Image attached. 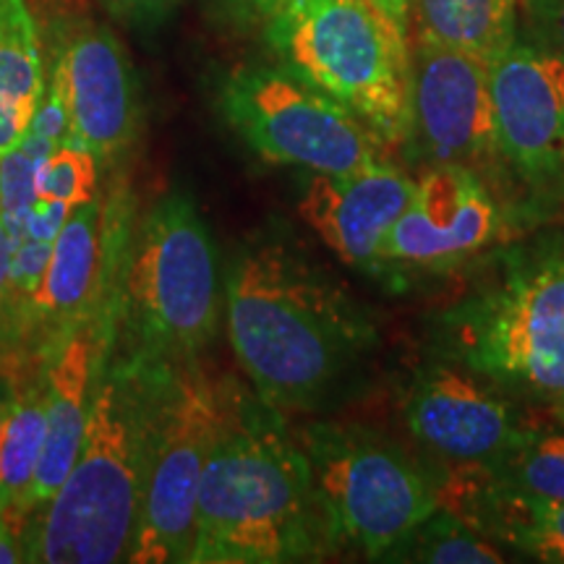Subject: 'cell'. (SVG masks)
<instances>
[{
	"label": "cell",
	"instance_id": "6da1fadb",
	"mask_svg": "<svg viewBox=\"0 0 564 564\" xmlns=\"http://www.w3.org/2000/svg\"><path fill=\"white\" fill-rule=\"evenodd\" d=\"M238 364L274 411H314L356 377L379 335L343 285L280 238L246 243L225 278Z\"/></svg>",
	"mask_w": 564,
	"mask_h": 564
},
{
	"label": "cell",
	"instance_id": "7a4b0ae2",
	"mask_svg": "<svg viewBox=\"0 0 564 564\" xmlns=\"http://www.w3.org/2000/svg\"><path fill=\"white\" fill-rule=\"evenodd\" d=\"M87 434L55 497L24 528V562L112 564L129 560L152 436L173 364L116 343V312L100 314Z\"/></svg>",
	"mask_w": 564,
	"mask_h": 564
},
{
	"label": "cell",
	"instance_id": "3957f363",
	"mask_svg": "<svg viewBox=\"0 0 564 564\" xmlns=\"http://www.w3.org/2000/svg\"><path fill=\"white\" fill-rule=\"evenodd\" d=\"M327 552L301 444L274 408L236 390L202 478L188 564H285Z\"/></svg>",
	"mask_w": 564,
	"mask_h": 564
},
{
	"label": "cell",
	"instance_id": "277c9868",
	"mask_svg": "<svg viewBox=\"0 0 564 564\" xmlns=\"http://www.w3.org/2000/svg\"><path fill=\"white\" fill-rule=\"evenodd\" d=\"M217 249L199 207L171 192L131 223L116 291V343L165 364L196 361L220 324Z\"/></svg>",
	"mask_w": 564,
	"mask_h": 564
},
{
	"label": "cell",
	"instance_id": "5b68a950",
	"mask_svg": "<svg viewBox=\"0 0 564 564\" xmlns=\"http://www.w3.org/2000/svg\"><path fill=\"white\" fill-rule=\"evenodd\" d=\"M436 329L444 356L476 377L564 403V243L507 253Z\"/></svg>",
	"mask_w": 564,
	"mask_h": 564
},
{
	"label": "cell",
	"instance_id": "8992f818",
	"mask_svg": "<svg viewBox=\"0 0 564 564\" xmlns=\"http://www.w3.org/2000/svg\"><path fill=\"white\" fill-rule=\"evenodd\" d=\"M264 34L282 68L350 108L384 144L408 139L411 51L373 0H293Z\"/></svg>",
	"mask_w": 564,
	"mask_h": 564
},
{
	"label": "cell",
	"instance_id": "52a82bcc",
	"mask_svg": "<svg viewBox=\"0 0 564 564\" xmlns=\"http://www.w3.org/2000/svg\"><path fill=\"white\" fill-rule=\"evenodd\" d=\"M329 549L387 560L440 510L436 489L408 457L364 429L314 423L299 434Z\"/></svg>",
	"mask_w": 564,
	"mask_h": 564
},
{
	"label": "cell",
	"instance_id": "ba28073f",
	"mask_svg": "<svg viewBox=\"0 0 564 564\" xmlns=\"http://www.w3.org/2000/svg\"><path fill=\"white\" fill-rule=\"evenodd\" d=\"M238 384L212 377L202 358L173 364L154 426L131 564H183L194 546L196 499L228 423Z\"/></svg>",
	"mask_w": 564,
	"mask_h": 564
},
{
	"label": "cell",
	"instance_id": "9c48e42d",
	"mask_svg": "<svg viewBox=\"0 0 564 564\" xmlns=\"http://www.w3.org/2000/svg\"><path fill=\"white\" fill-rule=\"evenodd\" d=\"M217 102L230 129L274 165L340 175L384 162V139L364 118L282 66L230 70Z\"/></svg>",
	"mask_w": 564,
	"mask_h": 564
},
{
	"label": "cell",
	"instance_id": "30bf717a",
	"mask_svg": "<svg viewBox=\"0 0 564 564\" xmlns=\"http://www.w3.org/2000/svg\"><path fill=\"white\" fill-rule=\"evenodd\" d=\"M497 154L539 202L564 199V61L514 40L489 63Z\"/></svg>",
	"mask_w": 564,
	"mask_h": 564
},
{
	"label": "cell",
	"instance_id": "8fae6325",
	"mask_svg": "<svg viewBox=\"0 0 564 564\" xmlns=\"http://www.w3.org/2000/svg\"><path fill=\"white\" fill-rule=\"evenodd\" d=\"M408 141L426 165L478 171L499 158L489 63L421 34L411 55Z\"/></svg>",
	"mask_w": 564,
	"mask_h": 564
},
{
	"label": "cell",
	"instance_id": "7c38bea8",
	"mask_svg": "<svg viewBox=\"0 0 564 564\" xmlns=\"http://www.w3.org/2000/svg\"><path fill=\"white\" fill-rule=\"evenodd\" d=\"M55 37L66 70L68 141L112 165L137 144L141 129L139 82L129 53L110 26L91 19L76 21Z\"/></svg>",
	"mask_w": 564,
	"mask_h": 564
},
{
	"label": "cell",
	"instance_id": "4fadbf2b",
	"mask_svg": "<svg viewBox=\"0 0 564 564\" xmlns=\"http://www.w3.org/2000/svg\"><path fill=\"white\" fill-rule=\"evenodd\" d=\"M502 228V209L481 173L465 165H429L387 238L382 262L442 270L481 253Z\"/></svg>",
	"mask_w": 564,
	"mask_h": 564
},
{
	"label": "cell",
	"instance_id": "5bb4252c",
	"mask_svg": "<svg viewBox=\"0 0 564 564\" xmlns=\"http://www.w3.org/2000/svg\"><path fill=\"white\" fill-rule=\"evenodd\" d=\"M415 192V181L390 162L356 173H312L299 212L345 264L382 272L387 238Z\"/></svg>",
	"mask_w": 564,
	"mask_h": 564
},
{
	"label": "cell",
	"instance_id": "9a60e30c",
	"mask_svg": "<svg viewBox=\"0 0 564 564\" xmlns=\"http://www.w3.org/2000/svg\"><path fill=\"white\" fill-rule=\"evenodd\" d=\"M405 419L415 440L455 463L481 465L499 455L523 429L514 408L474 371L432 364L419 371Z\"/></svg>",
	"mask_w": 564,
	"mask_h": 564
},
{
	"label": "cell",
	"instance_id": "2e32d148",
	"mask_svg": "<svg viewBox=\"0 0 564 564\" xmlns=\"http://www.w3.org/2000/svg\"><path fill=\"white\" fill-rule=\"evenodd\" d=\"M100 322L68 329L47 352V423L45 444L30 494V518L40 512L66 481L87 434L95 390Z\"/></svg>",
	"mask_w": 564,
	"mask_h": 564
},
{
	"label": "cell",
	"instance_id": "e0dca14e",
	"mask_svg": "<svg viewBox=\"0 0 564 564\" xmlns=\"http://www.w3.org/2000/svg\"><path fill=\"white\" fill-rule=\"evenodd\" d=\"M13 400L0 444V514L24 539L30 523V494L45 444L47 361H30L9 373Z\"/></svg>",
	"mask_w": 564,
	"mask_h": 564
},
{
	"label": "cell",
	"instance_id": "ac0fdd59",
	"mask_svg": "<svg viewBox=\"0 0 564 564\" xmlns=\"http://www.w3.org/2000/svg\"><path fill=\"white\" fill-rule=\"evenodd\" d=\"M45 91V58L26 0H0V158L30 131Z\"/></svg>",
	"mask_w": 564,
	"mask_h": 564
},
{
	"label": "cell",
	"instance_id": "d6986e66",
	"mask_svg": "<svg viewBox=\"0 0 564 564\" xmlns=\"http://www.w3.org/2000/svg\"><path fill=\"white\" fill-rule=\"evenodd\" d=\"M460 484V481H457ZM470 497L463 518L491 539L539 562L564 564V502H528L494 489L481 470L476 481L460 484Z\"/></svg>",
	"mask_w": 564,
	"mask_h": 564
},
{
	"label": "cell",
	"instance_id": "ffe728a7",
	"mask_svg": "<svg viewBox=\"0 0 564 564\" xmlns=\"http://www.w3.org/2000/svg\"><path fill=\"white\" fill-rule=\"evenodd\" d=\"M423 37L497 61L518 40L520 0H411Z\"/></svg>",
	"mask_w": 564,
	"mask_h": 564
},
{
	"label": "cell",
	"instance_id": "44dd1931",
	"mask_svg": "<svg viewBox=\"0 0 564 564\" xmlns=\"http://www.w3.org/2000/svg\"><path fill=\"white\" fill-rule=\"evenodd\" d=\"M494 489L528 502H564V426H523L499 455L481 463Z\"/></svg>",
	"mask_w": 564,
	"mask_h": 564
},
{
	"label": "cell",
	"instance_id": "7402d4cb",
	"mask_svg": "<svg viewBox=\"0 0 564 564\" xmlns=\"http://www.w3.org/2000/svg\"><path fill=\"white\" fill-rule=\"evenodd\" d=\"M387 560L429 564H499L505 562V554L481 528L440 507Z\"/></svg>",
	"mask_w": 564,
	"mask_h": 564
},
{
	"label": "cell",
	"instance_id": "603a6c76",
	"mask_svg": "<svg viewBox=\"0 0 564 564\" xmlns=\"http://www.w3.org/2000/svg\"><path fill=\"white\" fill-rule=\"evenodd\" d=\"M53 150V141L26 131L24 139L0 158V215H3L11 246H19L26 238V225L40 199L37 173Z\"/></svg>",
	"mask_w": 564,
	"mask_h": 564
},
{
	"label": "cell",
	"instance_id": "cb8c5ba5",
	"mask_svg": "<svg viewBox=\"0 0 564 564\" xmlns=\"http://www.w3.org/2000/svg\"><path fill=\"white\" fill-rule=\"evenodd\" d=\"M37 196L82 207L97 196V158L79 144H58L37 173Z\"/></svg>",
	"mask_w": 564,
	"mask_h": 564
},
{
	"label": "cell",
	"instance_id": "d4e9b609",
	"mask_svg": "<svg viewBox=\"0 0 564 564\" xmlns=\"http://www.w3.org/2000/svg\"><path fill=\"white\" fill-rule=\"evenodd\" d=\"M523 6L535 42L564 61V0H523Z\"/></svg>",
	"mask_w": 564,
	"mask_h": 564
},
{
	"label": "cell",
	"instance_id": "484cf974",
	"mask_svg": "<svg viewBox=\"0 0 564 564\" xmlns=\"http://www.w3.org/2000/svg\"><path fill=\"white\" fill-rule=\"evenodd\" d=\"M11 238L0 215V369L13 361V324H11Z\"/></svg>",
	"mask_w": 564,
	"mask_h": 564
},
{
	"label": "cell",
	"instance_id": "4316f807",
	"mask_svg": "<svg viewBox=\"0 0 564 564\" xmlns=\"http://www.w3.org/2000/svg\"><path fill=\"white\" fill-rule=\"evenodd\" d=\"M118 21L139 26V30H150L171 17L178 0H100Z\"/></svg>",
	"mask_w": 564,
	"mask_h": 564
},
{
	"label": "cell",
	"instance_id": "83f0119b",
	"mask_svg": "<svg viewBox=\"0 0 564 564\" xmlns=\"http://www.w3.org/2000/svg\"><path fill=\"white\" fill-rule=\"evenodd\" d=\"M70 209L66 202H51V199H37L32 209L30 225H26V236L34 241H47L53 243L58 238V232L66 225Z\"/></svg>",
	"mask_w": 564,
	"mask_h": 564
},
{
	"label": "cell",
	"instance_id": "f1b7e54d",
	"mask_svg": "<svg viewBox=\"0 0 564 564\" xmlns=\"http://www.w3.org/2000/svg\"><path fill=\"white\" fill-rule=\"evenodd\" d=\"M291 3L293 0H223V6L232 13V17L262 26Z\"/></svg>",
	"mask_w": 564,
	"mask_h": 564
},
{
	"label": "cell",
	"instance_id": "f546056e",
	"mask_svg": "<svg viewBox=\"0 0 564 564\" xmlns=\"http://www.w3.org/2000/svg\"><path fill=\"white\" fill-rule=\"evenodd\" d=\"M24 562V539L9 520L0 514V564Z\"/></svg>",
	"mask_w": 564,
	"mask_h": 564
},
{
	"label": "cell",
	"instance_id": "4dcf8cb0",
	"mask_svg": "<svg viewBox=\"0 0 564 564\" xmlns=\"http://www.w3.org/2000/svg\"><path fill=\"white\" fill-rule=\"evenodd\" d=\"M11 400H13V379L6 377V373L0 371V444H3L6 423H9Z\"/></svg>",
	"mask_w": 564,
	"mask_h": 564
},
{
	"label": "cell",
	"instance_id": "1f68e13d",
	"mask_svg": "<svg viewBox=\"0 0 564 564\" xmlns=\"http://www.w3.org/2000/svg\"><path fill=\"white\" fill-rule=\"evenodd\" d=\"M373 3L390 17L394 24L408 30V13H411V0H373Z\"/></svg>",
	"mask_w": 564,
	"mask_h": 564
},
{
	"label": "cell",
	"instance_id": "d6a6232c",
	"mask_svg": "<svg viewBox=\"0 0 564 564\" xmlns=\"http://www.w3.org/2000/svg\"><path fill=\"white\" fill-rule=\"evenodd\" d=\"M552 415H554L556 423H562V426H564V403L554 405V408H552Z\"/></svg>",
	"mask_w": 564,
	"mask_h": 564
}]
</instances>
